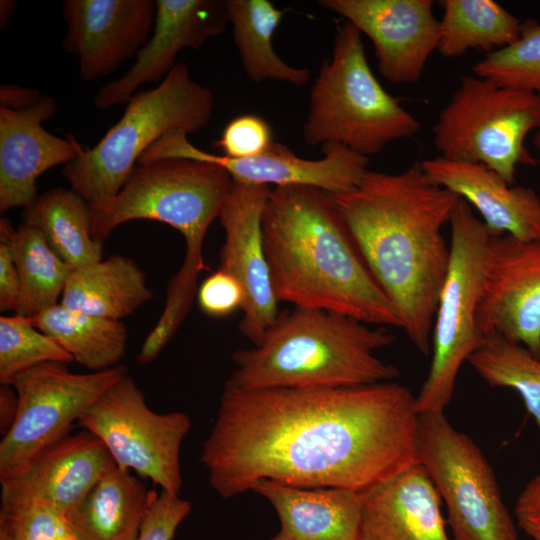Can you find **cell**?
<instances>
[{"mask_svg": "<svg viewBox=\"0 0 540 540\" xmlns=\"http://www.w3.org/2000/svg\"><path fill=\"white\" fill-rule=\"evenodd\" d=\"M372 42L380 74L395 84L417 83L437 50L439 20L431 0H320Z\"/></svg>", "mask_w": 540, "mask_h": 540, "instance_id": "obj_16", "label": "cell"}, {"mask_svg": "<svg viewBox=\"0 0 540 540\" xmlns=\"http://www.w3.org/2000/svg\"><path fill=\"white\" fill-rule=\"evenodd\" d=\"M196 296L201 310L218 318L242 309L245 301V294L238 280L219 268L201 283Z\"/></svg>", "mask_w": 540, "mask_h": 540, "instance_id": "obj_37", "label": "cell"}, {"mask_svg": "<svg viewBox=\"0 0 540 540\" xmlns=\"http://www.w3.org/2000/svg\"><path fill=\"white\" fill-rule=\"evenodd\" d=\"M59 540H81L68 526L66 532L60 537Z\"/></svg>", "mask_w": 540, "mask_h": 540, "instance_id": "obj_44", "label": "cell"}, {"mask_svg": "<svg viewBox=\"0 0 540 540\" xmlns=\"http://www.w3.org/2000/svg\"><path fill=\"white\" fill-rule=\"evenodd\" d=\"M437 50L457 57L470 49L486 54L515 42L522 21L491 0H443Z\"/></svg>", "mask_w": 540, "mask_h": 540, "instance_id": "obj_29", "label": "cell"}, {"mask_svg": "<svg viewBox=\"0 0 540 540\" xmlns=\"http://www.w3.org/2000/svg\"><path fill=\"white\" fill-rule=\"evenodd\" d=\"M152 295L134 260L113 255L72 270L59 303L75 312L120 320Z\"/></svg>", "mask_w": 540, "mask_h": 540, "instance_id": "obj_25", "label": "cell"}, {"mask_svg": "<svg viewBox=\"0 0 540 540\" xmlns=\"http://www.w3.org/2000/svg\"><path fill=\"white\" fill-rule=\"evenodd\" d=\"M16 229L9 219L0 220V309L16 311L20 294V281L13 252Z\"/></svg>", "mask_w": 540, "mask_h": 540, "instance_id": "obj_38", "label": "cell"}, {"mask_svg": "<svg viewBox=\"0 0 540 540\" xmlns=\"http://www.w3.org/2000/svg\"><path fill=\"white\" fill-rule=\"evenodd\" d=\"M116 463L94 434H67L37 453L19 472L0 479L1 504L40 503L72 511Z\"/></svg>", "mask_w": 540, "mask_h": 540, "instance_id": "obj_19", "label": "cell"}, {"mask_svg": "<svg viewBox=\"0 0 540 540\" xmlns=\"http://www.w3.org/2000/svg\"><path fill=\"white\" fill-rule=\"evenodd\" d=\"M537 357L540 359V347H539V351L537 353Z\"/></svg>", "mask_w": 540, "mask_h": 540, "instance_id": "obj_45", "label": "cell"}, {"mask_svg": "<svg viewBox=\"0 0 540 540\" xmlns=\"http://www.w3.org/2000/svg\"><path fill=\"white\" fill-rule=\"evenodd\" d=\"M57 111L54 98L43 96L34 106L12 110L0 106V211L30 206L38 178L51 168L74 160L83 146L42 127Z\"/></svg>", "mask_w": 540, "mask_h": 540, "instance_id": "obj_20", "label": "cell"}, {"mask_svg": "<svg viewBox=\"0 0 540 540\" xmlns=\"http://www.w3.org/2000/svg\"><path fill=\"white\" fill-rule=\"evenodd\" d=\"M23 223L36 227L71 270L102 260L91 233L90 206L72 189L53 188L25 208Z\"/></svg>", "mask_w": 540, "mask_h": 540, "instance_id": "obj_27", "label": "cell"}, {"mask_svg": "<svg viewBox=\"0 0 540 540\" xmlns=\"http://www.w3.org/2000/svg\"><path fill=\"white\" fill-rule=\"evenodd\" d=\"M395 337L383 326L317 309L280 313L263 339L238 349L225 387L330 388L393 381L400 374L375 355Z\"/></svg>", "mask_w": 540, "mask_h": 540, "instance_id": "obj_4", "label": "cell"}, {"mask_svg": "<svg viewBox=\"0 0 540 540\" xmlns=\"http://www.w3.org/2000/svg\"><path fill=\"white\" fill-rule=\"evenodd\" d=\"M516 525L531 539L540 540V472L531 478L515 503Z\"/></svg>", "mask_w": 540, "mask_h": 540, "instance_id": "obj_39", "label": "cell"}, {"mask_svg": "<svg viewBox=\"0 0 540 540\" xmlns=\"http://www.w3.org/2000/svg\"><path fill=\"white\" fill-rule=\"evenodd\" d=\"M373 277L414 347L429 356L437 304L450 263L442 228L460 200L433 183L421 162L399 173L367 170L331 195Z\"/></svg>", "mask_w": 540, "mask_h": 540, "instance_id": "obj_2", "label": "cell"}, {"mask_svg": "<svg viewBox=\"0 0 540 540\" xmlns=\"http://www.w3.org/2000/svg\"><path fill=\"white\" fill-rule=\"evenodd\" d=\"M360 493L358 540H452L442 500L419 463Z\"/></svg>", "mask_w": 540, "mask_h": 540, "instance_id": "obj_22", "label": "cell"}, {"mask_svg": "<svg viewBox=\"0 0 540 540\" xmlns=\"http://www.w3.org/2000/svg\"><path fill=\"white\" fill-rule=\"evenodd\" d=\"M251 491L275 509L280 529L271 540H358L362 496L342 488L307 489L262 479Z\"/></svg>", "mask_w": 540, "mask_h": 540, "instance_id": "obj_23", "label": "cell"}, {"mask_svg": "<svg viewBox=\"0 0 540 540\" xmlns=\"http://www.w3.org/2000/svg\"><path fill=\"white\" fill-rule=\"evenodd\" d=\"M229 24L226 0H156L151 36L131 68L103 85L94 98L98 110L129 101L144 83H161L183 49L200 50Z\"/></svg>", "mask_w": 540, "mask_h": 540, "instance_id": "obj_18", "label": "cell"}, {"mask_svg": "<svg viewBox=\"0 0 540 540\" xmlns=\"http://www.w3.org/2000/svg\"><path fill=\"white\" fill-rule=\"evenodd\" d=\"M67 529L65 515L47 505L1 504L0 536L6 540H59Z\"/></svg>", "mask_w": 540, "mask_h": 540, "instance_id": "obj_34", "label": "cell"}, {"mask_svg": "<svg viewBox=\"0 0 540 540\" xmlns=\"http://www.w3.org/2000/svg\"><path fill=\"white\" fill-rule=\"evenodd\" d=\"M449 223L450 263L434 318L429 372L415 397L419 414L445 412L461 366L484 337L476 317L491 234L462 199Z\"/></svg>", "mask_w": 540, "mask_h": 540, "instance_id": "obj_8", "label": "cell"}, {"mask_svg": "<svg viewBox=\"0 0 540 540\" xmlns=\"http://www.w3.org/2000/svg\"><path fill=\"white\" fill-rule=\"evenodd\" d=\"M44 95L37 90L14 84H1L0 106L12 110H24L34 106Z\"/></svg>", "mask_w": 540, "mask_h": 540, "instance_id": "obj_40", "label": "cell"}, {"mask_svg": "<svg viewBox=\"0 0 540 540\" xmlns=\"http://www.w3.org/2000/svg\"><path fill=\"white\" fill-rule=\"evenodd\" d=\"M271 188L234 182L218 216L225 232L219 269L235 277L245 301L240 333L258 344L279 316L265 254L262 216Z\"/></svg>", "mask_w": 540, "mask_h": 540, "instance_id": "obj_15", "label": "cell"}, {"mask_svg": "<svg viewBox=\"0 0 540 540\" xmlns=\"http://www.w3.org/2000/svg\"><path fill=\"white\" fill-rule=\"evenodd\" d=\"M483 336L498 333L537 356L540 347V239L491 235L477 309Z\"/></svg>", "mask_w": 540, "mask_h": 540, "instance_id": "obj_14", "label": "cell"}, {"mask_svg": "<svg viewBox=\"0 0 540 540\" xmlns=\"http://www.w3.org/2000/svg\"><path fill=\"white\" fill-rule=\"evenodd\" d=\"M539 95V103H540V94ZM533 144L537 148V150L540 152V113H539V123L537 126V129L535 130V135L533 137Z\"/></svg>", "mask_w": 540, "mask_h": 540, "instance_id": "obj_43", "label": "cell"}, {"mask_svg": "<svg viewBox=\"0 0 540 540\" xmlns=\"http://www.w3.org/2000/svg\"><path fill=\"white\" fill-rule=\"evenodd\" d=\"M13 252L20 281L15 312L32 318L58 303L72 270L41 231L25 223L16 229Z\"/></svg>", "mask_w": 540, "mask_h": 540, "instance_id": "obj_30", "label": "cell"}, {"mask_svg": "<svg viewBox=\"0 0 540 540\" xmlns=\"http://www.w3.org/2000/svg\"><path fill=\"white\" fill-rule=\"evenodd\" d=\"M416 449L446 506L452 540H518L493 468L445 412L419 414Z\"/></svg>", "mask_w": 540, "mask_h": 540, "instance_id": "obj_10", "label": "cell"}, {"mask_svg": "<svg viewBox=\"0 0 540 540\" xmlns=\"http://www.w3.org/2000/svg\"><path fill=\"white\" fill-rule=\"evenodd\" d=\"M0 540H6L4 537L0 536Z\"/></svg>", "mask_w": 540, "mask_h": 540, "instance_id": "obj_46", "label": "cell"}, {"mask_svg": "<svg viewBox=\"0 0 540 540\" xmlns=\"http://www.w3.org/2000/svg\"><path fill=\"white\" fill-rule=\"evenodd\" d=\"M467 362L489 386L516 391L540 434V359L536 355L498 333H490Z\"/></svg>", "mask_w": 540, "mask_h": 540, "instance_id": "obj_31", "label": "cell"}, {"mask_svg": "<svg viewBox=\"0 0 540 540\" xmlns=\"http://www.w3.org/2000/svg\"><path fill=\"white\" fill-rule=\"evenodd\" d=\"M185 132L173 130L151 145L139 163L163 158H186L222 166L234 182L255 185H305L331 195L353 189L368 170L369 158L340 144L321 146L322 157H299L287 146L274 142L263 154L250 158H230L203 151L189 142Z\"/></svg>", "mask_w": 540, "mask_h": 540, "instance_id": "obj_13", "label": "cell"}, {"mask_svg": "<svg viewBox=\"0 0 540 540\" xmlns=\"http://www.w3.org/2000/svg\"><path fill=\"white\" fill-rule=\"evenodd\" d=\"M156 0H66L62 47L79 57V75L92 81L135 58L149 40Z\"/></svg>", "mask_w": 540, "mask_h": 540, "instance_id": "obj_17", "label": "cell"}, {"mask_svg": "<svg viewBox=\"0 0 540 540\" xmlns=\"http://www.w3.org/2000/svg\"><path fill=\"white\" fill-rule=\"evenodd\" d=\"M77 425L99 438L116 465L150 479L168 493L182 488L180 450L191 427L183 412L160 414L124 375L81 416Z\"/></svg>", "mask_w": 540, "mask_h": 540, "instance_id": "obj_11", "label": "cell"}, {"mask_svg": "<svg viewBox=\"0 0 540 540\" xmlns=\"http://www.w3.org/2000/svg\"><path fill=\"white\" fill-rule=\"evenodd\" d=\"M472 71L499 86L540 94V23L523 21L515 42L486 54Z\"/></svg>", "mask_w": 540, "mask_h": 540, "instance_id": "obj_33", "label": "cell"}, {"mask_svg": "<svg viewBox=\"0 0 540 540\" xmlns=\"http://www.w3.org/2000/svg\"><path fill=\"white\" fill-rule=\"evenodd\" d=\"M262 234L278 302L401 328L394 306L367 267L331 194L305 185L272 188Z\"/></svg>", "mask_w": 540, "mask_h": 540, "instance_id": "obj_3", "label": "cell"}, {"mask_svg": "<svg viewBox=\"0 0 540 540\" xmlns=\"http://www.w3.org/2000/svg\"><path fill=\"white\" fill-rule=\"evenodd\" d=\"M428 178L473 206L491 235L540 239V197L530 187L509 185L479 163L437 156L421 162Z\"/></svg>", "mask_w": 540, "mask_h": 540, "instance_id": "obj_21", "label": "cell"}, {"mask_svg": "<svg viewBox=\"0 0 540 540\" xmlns=\"http://www.w3.org/2000/svg\"><path fill=\"white\" fill-rule=\"evenodd\" d=\"M274 142L272 128L263 117L242 114L227 123L214 145L224 156L242 159L265 153Z\"/></svg>", "mask_w": 540, "mask_h": 540, "instance_id": "obj_35", "label": "cell"}, {"mask_svg": "<svg viewBox=\"0 0 540 540\" xmlns=\"http://www.w3.org/2000/svg\"><path fill=\"white\" fill-rule=\"evenodd\" d=\"M18 411V397L11 385L0 388V433L5 435L12 427Z\"/></svg>", "mask_w": 540, "mask_h": 540, "instance_id": "obj_41", "label": "cell"}, {"mask_svg": "<svg viewBox=\"0 0 540 540\" xmlns=\"http://www.w3.org/2000/svg\"><path fill=\"white\" fill-rule=\"evenodd\" d=\"M127 103L122 117L98 143L83 147L62 169L71 189L90 206L113 198L143 153L166 133L203 129L212 118L215 100L180 62L156 87L137 91Z\"/></svg>", "mask_w": 540, "mask_h": 540, "instance_id": "obj_6", "label": "cell"}, {"mask_svg": "<svg viewBox=\"0 0 540 540\" xmlns=\"http://www.w3.org/2000/svg\"><path fill=\"white\" fill-rule=\"evenodd\" d=\"M43 333L54 338L80 365L101 371L120 365L128 332L120 320L75 312L57 303L31 318Z\"/></svg>", "mask_w": 540, "mask_h": 540, "instance_id": "obj_28", "label": "cell"}, {"mask_svg": "<svg viewBox=\"0 0 540 540\" xmlns=\"http://www.w3.org/2000/svg\"><path fill=\"white\" fill-rule=\"evenodd\" d=\"M73 357L51 336L19 314L0 317V383L11 385L20 373L37 365L67 364Z\"/></svg>", "mask_w": 540, "mask_h": 540, "instance_id": "obj_32", "label": "cell"}, {"mask_svg": "<svg viewBox=\"0 0 540 540\" xmlns=\"http://www.w3.org/2000/svg\"><path fill=\"white\" fill-rule=\"evenodd\" d=\"M539 113L538 94L465 75L432 127L433 143L440 157L483 164L512 185L518 164L536 162L524 141Z\"/></svg>", "mask_w": 540, "mask_h": 540, "instance_id": "obj_9", "label": "cell"}, {"mask_svg": "<svg viewBox=\"0 0 540 540\" xmlns=\"http://www.w3.org/2000/svg\"><path fill=\"white\" fill-rule=\"evenodd\" d=\"M234 180L222 166L186 158L138 163L111 199L90 206L91 233L102 244L114 229L145 219L165 223L182 234L186 254L180 271L199 276L206 269L202 248Z\"/></svg>", "mask_w": 540, "mask_h": 540, "instance_id": "obj_7", "label": "cell"}, {"mask_svg": "<svg viewBox=\"0 0 540 540\" xmlns=\"http://www.w3.org/2000/svg\"><path fill=\"white\" fill-rule=\"evenodd\" d=\"M153 493L116 465L65 516L67 524L81 540H136Z\"/></svg>", "mask_w": 540, "mask_h": 540, "instance_id": "obj_24", "label": "cell"}, {"mask_svg": "<svg viewBox=\"0 0 540 540\" xmlns=\"http://www.w3.org/2000/svg\"><path fill=\"white\" fill-rule=\"evenodd\" d=\"M416 395L394 381L225 387L200 460L224 499L258 480L364 492L418 463Z\"/></svg>", "mask_w": 540, "mask_h": 540, "instance_id": "obj_1", "label": "cell"}, {"mask_svg": "<svg viewBox=\"0 0 540 540\" xmlns=\"http://www.w3.org/2000/svg\"><path fill=\"white\" fill-rule=\"evenodd\" d=\"M232 36L242 68L254 83L272 80L304 86L311 72L280 58L273 47V35L285 11L269 0H226Z\"/></svg>", "mask_w": 540, "mask_h": 540, "instance_id": "obj_26", "label": "cell"}, {"mask_svg": "<svg viewBox=\"0 0 540 540\" xmlns=\"http://www.w3.org/2000/svg\"><path fill=\"white\" fill-rule=\"evenodd\" d=\"M190 511L191 503L179 495L154 491L136 540H173Z\"/></svg>", "mask_w": 540, "mask_h": 540, "instance_id": "obj_36", "label": "cell"}, {"mask_svg": "<svg viewBox=\"0 0 540 540\" xmlns=\"http://www.w3.org/2000/svg\"><path fill=\"white\" fill-rule=\"evenodd\" d=\"M419 127L373 74L361 32L343 21L310 89L304 142L340 144L369 158L391 142L413 136Z\"/></svg>", "mask_w": 540, "mask_h": 540, "instance_id": "obj_5", "label": "cell"}, {"mask_svg": "<svg viewBox=\"0 0 540 540\" xmlns=\"http://www.w3.org/2000/svg\"><path fill=\"white\" fill-rule=\"evenodd\" d=\"M126 374L123 365L78 374L56 362L18 374L11 383L18 411L0 442V479L19 472L37 453L69 434L72 424Z\"/></svg>", "mask_w": 540, "mask_h": 540, "instance_id": "obj_12", "label": "cell"}, {"mask_svg": "<svg viewBox=\"0 0 540 540\" xmlns=\"http://www.w3.org/2000/svg\"><path fill=\"white\" fill-rule=\"evenodd\" d=\"M17 7V2L14 0H1L0 1V27L5 29L8 25L9 19L14 13Z\"/></svg>", "mask_w": 540, "mask_h": 540, "instance_id": "obj_42", "label": "cell"}]
</instances>
